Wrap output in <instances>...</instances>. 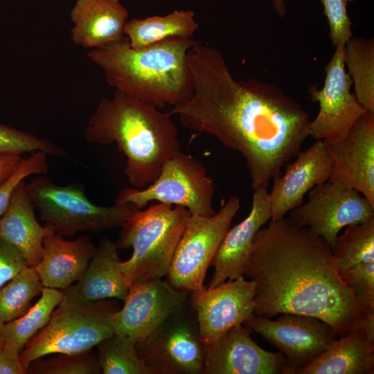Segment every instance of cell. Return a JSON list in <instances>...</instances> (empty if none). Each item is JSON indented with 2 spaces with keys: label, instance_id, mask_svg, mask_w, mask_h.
<instances>
[{
  "label": "cell",
  "instance_id": "cell-1",
  "mask_svg": "<svg viewBox=\"0 0 374 374\" xmlns=\"http://www.w3.org/2000/svg\"><path fill=\"white\" fill-rule=\"evenodd\" d=\"M187 61L194 92L169 112L245 160L253 189L267 188L300 152L310 118L294 98L257 80H237L215 47L195 42Z\"/></svg>",
  "mask_w": 374,
  "mask_h": 374
},
{
  "label": "cell",
  "instance_id": "cell-2",
  "mask_svg": "<svg viewBox=\"0 0 374 374\" xmlns=\"http://www.w3.org/2000/svg\"><path fill=\"white\" fill-rule=\"evenodd\" d=\"M244 275L255 283L254 315L317 318L336 337L374 328V309L344 284L330 245L289 218L258 231Z\"/></svg>",
  "mask_w": 374,
  "mask_h": 374
},
{
  "label": "cell",
  "instance_id": "cell-3",
  "mask_svg": "<svg viewBox=\"0 0 374 374\" xmlns=\"http://www.w3.org/2000/svg\"><path fill=\"white\" fill-rule=\"evenodd\" d=\"M170 113L115 90L103 98L89 120L85 139L116 143L127 159L125 174L141 189L159 176L164 163L181 151L178 130Z\"/></svg>",
  "mask_w": 374,
  "mask_h": 374
},
{
  "label": "cell",
  "instance_id": "cell-4",
  "mask_svg": "<svg viewBox=\"0 0 374 374\" xmlns=\"http://www.w3.org/2000/svg\"><path fill=\"white\" fill-rule=\"evenodd\" d=\"M196 41L170 37L141 49L123 40L91 49L87 58L115 90L157 108L177 107L194 92L187 55Z\"/></svg>",
  "mask_w": 374,
  "mask_h": 374
},
{
  "label": "cell",
  "instance_id": "cell-5",
  "mask_svg": "<svg viewBox=\"0 0 374 374\" xmlns=\"http://www.w3.org/2000/svg\"><path fill=\"white\" fill-rule=\"evenodd\" d=\"M190 215L184 206L159 202L124 222L115 243L118 249H133L121 262L130 286L166 276Z\"/></svg>",
  "mask_w": 374,
  "mask_h": 374
},
{
  "label": "cell",
  "instance_id": "cell-6",
  "mask_svg": "<svg viewBox=\"0 0 374 374\" xmlns=\"http://www.w3.org/2000/svg\"><path fill=\"white\" fill-rule=\"evenodd\" d=\"M119 309L118 302L112 299L82 301L62 296L47 324L19 355L26 373L29 364L38 358L92 350L114 334L113 317Z\"/></svg>",
  "mask_w": 374,
  "mask_h": 374
},
{
  "label": "cell",
  "instance_id": "cell-7",
  "mask_svg": "<svg viewBox=\"0 0 374 374\" xmlns=\"http://www.w3.org/2000/svg\"><path fill=\"white\" fill-rule=\"evenodd\" d=\"M26 188L44 224L55 233L72 237L121 226L139 208L132 204L98 206L78 184L58 185L46 174L35 175Z\"/></svg>",
  "mask_w": 374,
  "mask_h": 374
},
{
  "label": "cell",
  "instance_id": "cell-8",
  "mask_svg": "<svg viewBox=\"0 0 374 374\" xmlns=\"http://www.w3.org/2000/svg\"><path fill=\"white\" fill-rule=\"evenodd\" d=\"M213 179L205 166L191 155L179 151L167 160L158 177L148 186L124 188L115 203H130L141 209L152 201L181 206L191 215L209 217L215 213L212 199Z\"/></svg>",
  "mask_w": 374,
  "mask_h": 374
},
{
  "label": "cell",
  "instance_id": "cell-9",
  "mask_svg": "<svg viewBox=\"0 0 374 374\" xmlns=\"http://www.w3.org/2000/svg\"><path fill=\"white\" fill-rule=\"evenodd\" d=\"M240 208V198L232 196L211 216L190 215L166 275L174 288L189 294L205 287L207 269Z\"/></svg>",
  "mask_w": 374,
  "mask_h": 374
},
{
  "label": "cell",
  "instance_id": "cell-10",
  "mask_svg": "<svg viewBox=\"0 0 374 374\" xmlns=\"http://www.w3.org/2000/svg\"><path fill=\"white\" fill-rule=\"evenodd\" d=\"M188 305L136 344L150 374H202L206 346L199 337L195 313L189 312Z\"/></svg>",
  "mask_w": 374,
  "mask_h": 374
},
{
  "label": "cell",
  "instance_id": "cell-11",
  "mask_svg": "<svg viewBox=\"0 0 374 374\" xmlns=\"http://www.w3.org/2000/svg\"><path fill=\"white\" fill-rule=\"evenodd\" d=\"M374 217V204L353 188L328 181L309 191L305 204L290 211L289 219L322 238L332 251L341 229Z\"/></svg>",
  "mask_w": 374,
  "mask_h": 374
},
{
  "label": "cell",
  "instance_id": "cell-12",
  "mask_svg": "<svg viewBox=\"0 0 374 374\" xmlns=\"http://www.w3.org/2000/svg\"><path fill=\"white\" fill-rule=\"evenodd\" d=\"M346 44H338L325 68L322 89L312 86L309 93L318 102L319 111L308 127V136L316 140H335L346 136L356 121L368 112L350 92L353 80L344 62Z\"/></svg>",
  "mask_w": 374,
  "mask_h": 374
},
{
  "label": "cell",
  "instance_id": "cell-13",
  "mask_svg": "<svg viewBox=\"0 0 374 374\" xmlns=\"http://www.w3.org/2000/svg\"><path fill=\"white\" fill-rule=\"evenodd\" d=\"M285 356L287 374H298L337 338L330 326L314 317L281 314L276 320L254 315L244 323Z\"/></svg>",
  "mask_w": 374,
  "mask_h": 374
},
{
  "label": "cell",
  "instance_id": "cell-14",
  "mask_svg": "<svg viewBox=\"0 0 374 374\" xmlns=\"http://www.w3.org/2000/svg\"><path fill=\"white\" fill-rule=\"evenodd\" d=\"M189 294L188 303L195 313L204 346L212 344L229 329L254 316L255 283L244 276Z\"/></svg>",
  "mask_w": 374,
  "mask_h": 374
},
{
  "label": "cell",
  "instance_id": "cell-15",
  "mask_svg": "<svg viewBox=\"0 0 374 374\" xmlns=\"http://www.w3.org/2000/svg\"><path fill=\"white\" fill-rule=\"evenodd\" d=\"M188 297V293L174 288L162 278L134 284L123 306L114 315V333L137 343L185 308Z\"/></svg>",
  "mask_w": 374,
  "mask_h": 374
},
{
  "label": "cell",
  "instance_id": "cell-16",
  "mask_svg": "<svg viewBox=\"0 0 374 374\" xmlns=\"http://www.w3.org/2000/svg\"><path fill=\"white\" fill-rule=\"evenodd\" d=\"M323 142L333 164L329 181L356 190L374 204V114H362L344 137Z\"/></svg>",
  "mask_w": 374,
  "mask_h": 374
},
{
  "label": "cell",
  "instance_id": "cell-17",
  "mask_svg": "<svg viewBox=\"0 0 374 374\" xmlns=\"http://www.w3.org/2000/svg\"><path fill=\"white\" fill-rule=\"evenodd\" d=\"M202 374H287V364L280 351L263 349L238 325L206 346Z\"/></svg>",
  "mask_w": 374,
  "mask_h": 374
},
{
  "label": "cell",
  "instance_id": "cell-18",
  "mask_svg": "<svg viewBox=\"0 0 374 374\" xmlns=\"http://www.w3.org/2000/svg\"><path fill=\"white\" fill-rule=\"evenodd\" d=\"M286 165L284 174L273 179L269 193L271 220L281 219L301 206L305 195L329 181L333 172L332 161L323 140L300 151L296 159Z\"/></svg>",
  "mask_w": 374,
  "mask_h": 374
},
{
  "label": "cell",
  "instance_id": "cell-19",
  "mask_svg": "<svg viewBox=\"0 0 374 374\" xmlns=\"http://www.w3.org/2000/svg\"><path fill=\"white\" fill-rule=\"evenodd\" d=\"M270 220L267 188L254 189L249 215L229 228L213 260L214 267L208 287H215L228 280L244 276L253 242L258 231Z\"/></svg>",
  "mask_w": 374,
  "mask_h": 374
},
{
  "label": "cell",
  "instance_id": "cell-20",
  "mask_svg": "<svg viewBox=\"0 0 374 374\" xmlns=\"http://www.w3.org/2000/svg\"><path fill=\"white\" fill-rule=\"evenodd\" d=\"M118 249L114 242L103 238L83 275L61 290L62 296L82 301L110 299L124 301L130 286L122 269Z\"/></svg>",
  "mask_w": 374,
  "mask_h": 374
},
{
  "label": "cell",
  "instance_id": "cell-21",
  "mask_svg": "<svg viewBox=\"0 0 374 374\" xmlns=\"http://www.w3.org/2000/svg\"><path fill=\"white\" fill-rule=\"evenodd\" d=\"M128 16L120 0H77L70 12L71 39L90 49L121 42Z\"/></svg>",
  "mask_w": 374,
  "mask_h": 374
},
{
  "label": "cell",
  "instance_id": "cell-22",
  "mask_svg": "<svg viewBox=\"0 0 374 374\" xmlns=\"http://www.w3.org/2000/svg\"><path fill=\"white\" fill-rule=\"evenodd\" d=\"M34 209L24 180L0 216V239L15 248L31 267H36L42 259L45 238L55 233L51 227L39 223Z\"/></svg>",
  "mask_w": 374,
  "mask_h": 374
},
{
  "label": "cell",
  "instance_id": "cell-23",
  "mask_svg": "<svg viewBox=\"0 0 374 374\" xmlns=\"http://www.w3.org/2000/svg\"><path fill=\"white\" fill-rule=\"evenodd\" d=\"M95 250L88 235L73 240L57 233L46 236L42 259L35 267L43 286L62 290L74 283L86 271Z\"/></svg>",
  "mask_w": 374,
  "mask_h": 374
},
{
  "label": "cell",
  "instance_id": "cell-24",
  "mask_svg": "<svg viewBox=\"0 0 374 374\" xmlns=\"http://www.w3.org/2000/svg\"><path fill=\"white\" fill-rule=\"evenodd\" d=\"M374 373V328L352 330L332 345L298 374Z\"/></svg>",
  "mask_w": 374,
  "mask_h": 374
},
{
  "label": "cell",
  "instance_id": "cell-25",
  "mask_svg": "<svg viewBox=\"0 0 374 374\" xmlns=\"http://www.w3.org/2000/svg\"><path fill=\"white\" fill-rule=\"evenodd\" d=\"M199 25L190 10H175L164 16L127 20L123 33L130 46L141 49L170 37L191 39Z\"/></svg>",
  "mask_w": 374,
  "mask_h": 374
},
{
  "label": "cell",
  "instance_id": "cell-26",
  "mask_svg": "<svg viewBox=\"0 0 374 374\" xmlns=\"http://www.w3.org/2000/svg\"><path fill=\"white\" fill-rule=\"evenodd\" d=\"M62 298L60 290L44 287L39 299L23 316L0 325V343L20 354L29 340L47 324Z\"/></svg>",
  "mask_w": 374,
  "mask_h": 374
},
{
  "label": "cell",
  "instance_id": "cell-27",
  "mask_svg": "<svg viewBox=\"0 0 374 374\" xmlns=\"http://www.w3.org/2000/svg\"><path fill=\"white\" fill-rule=\"evenodd\" d=\"M344 62L359 103L374 114V42L352 36L344 47Z\"/></svg>",
  "mask_w": 374,
  "mask_h": 374
},
{
  "label": "cell",
  "instance_id": "cell-28",
  "mask_svg": "<svg viewBox=\"0 0 374 374\" xmlns=\"http://www.w3.org/2000/svg\"><path fill=\"white\" fill-rule=\"evenodd\" d=\"M332 254L339 273L374 261V217L348 225L344 233L337 237Z\"/></svg>",
  "mask_w": 374,
  "mask_h": 374
},
{
  "label": "cell",
  "instance_id": "cell-29",
  "mask_svg": "<svg viewBox=\"0 0 374 374\" xmlns=\"http://www.w3.org/2000/svg\"><path fill=\"white\" fill-rule=\"evenodd\" d=\"M43 286L35 267H26L0 288V325L23 316Z\"/></svg>",
  "mask_w": 374,
  "mask_h": 374
},
{
  "label": "cell",
  "instance_id": "cell-30",
  "mask_svg": "<svg viewBox=\"0 0 374 374\" xmlns=\"http://www.w3.org/2000/svg\"><path fill=\"white\" fill-rule=\"evenodd\" d=\"M136 344L115 333L101 341L96 347L102 373L150 374L138 355Z\"/></svg>",
  "mask_w": 374,
  "mask_h": 374
},
{
  "label": "cell",
  "instance_id": "cell-31",
  "mask_svg": "<svg viewBox=\"0 0 374 374\" xmlns=\"http://www.w3.org/2000/svg\"><path fill=\"white\" fill-rule=\"evenodd\" d=\"M33 361L26 369L29 374H100L102 370L98 353L92 350L75 353H58Z\"/></svg>",
  "mask_w": 374,
  "mask_h": 374
},
{
  "label": "cell",
  "instance_id": "cell-32",
  "mask_svg": "<svg viewBox=\"0 0 374 374\" xmlns=\"http://www.w3.org/2000/svg\"><path fill=\"white\" fill-rule=\"evenodd\" d=\"M43 152L48 156L68 157L66 151L50 141L30 132L0 123V155Z\"/></svg>",
  "mask_w": 374,
  "mask_h": 374
},
{
  "label": "cell",
  "instance_id": "cell-33",
  "mask_svg": "<svg viewBox=\"0 0 374 374\" xmlns=\"http://www.w3.org/2000/svg\"><path fill=\"white\" fill-rule=\"evenodd\" d=\"M47 157L46 153L38 151L23 158L15 171L0 184V216L7 209L14 190L21 181L30 176L48 172Z\"/></svg>",
  "mask_w": 374,
  "mask_h": 374
},
{
  "label": "cell",
  "instance_id": "cell-34",
  "mask_svg": "<svg viewBox=\"0 0 374 374\" xmlns=\"http://www.w3.org/2000/svg\"><path fill=\"white\" fill-rule=\"evenodd\" d=\"M339 274L347 287L374 309V261L357 265Z\"/></svg>",
  "mask_w": 374,
  "mask_h": 374
},
{
  "label": "cell",
  "instance_id": "cell-35",
  "mask_svg": "<svg viewBox=\"0 0 374 374\" xmlns=\"http://www.w3.org/2000/svg\"><path fill=\"white\" fill-rule=\"evenodd\" d=\"M355 0H320L323 4L330 27V37L335 47L338 44H346L353 36L352 22L347 12L348 2Z\"/></svg>",
  "mask_w": 374,
  "mask_h": 374
},
{
  "label": "cell",
  "instance_id": "cell-36",
  "mask_svg": "<svg viewBox=\"0 0 374 374\" xmlns=\"http://www.w3.org/2000/svg\"><path fill=\"white\" fill-rule=\"evenodd\" d=\"M28 266L15 248L0 239V288Z\"/></svg>",
  "mask_w": 374,
  "mask_h": 374
},
{
  "label": "cell",
  "instance_id": "cell-37",
  "mask_svg": "<svg viewBox=\"0 0 374 374\" xmlns=\"http://www.w3.org/2000/svg\"><path fill=\"white\" fill-rule=\"evenodd\" d=\"M19 355L0 343V374H26Z\"/></svg>",
  "mask_w": 374,
  "mask_h": 374
},
{
  "label": "cell",
  "instance_id": "cell-38",
  "mask_svg": "<svg viewBox=\"0 0 374 374\" xmlns=\"http://www.w3.org/2000/svg\"><path fill=\"white\" fill-rule=\"evenodd\" d=\"M22 159L20 154L0 155V184L15 171Z\"/></svg>",
  "mask_w": 374,
  "mask_h": 374
},
{
  "label": "cell",
  "instance_id": "cell-39",
  "mask_svg": "<svg viewBox=\"0 0 374 374\" xmlns=\"http://www.w3.org/2000/svg\"><path fill=\"white\" fill-rule=\"evenodd\" d=\"M274 6H275V8L277 10V12H278V14L280 15H283L284 13V4H283V0H274Z\"/></svg>",
  "mask_w": 374,
  "mask_h": 374
}]
</instances>
